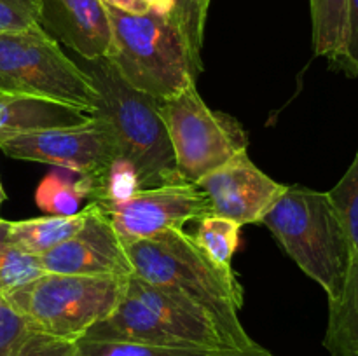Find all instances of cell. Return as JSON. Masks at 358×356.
<instances>
[{"label":"cell","instance_id":"cell-16","mask_svg":"<svg viewBox=\"0 0 358 356\" xmlns=\"http://www.w3.org/2000/svg\"><path fill=\"white\" fill-rule=\"evenodd\" d=\"M86 216L87 206L70 216L49 215L41 218L14 220V222L6 220V232L7 237L24 253L41 257L72 237L86 222Z\"/></svg>","mask_w":358,"mask_h":356},{"label":"cell","instance_id":"cell-21","mask_svg":"<svg viewBox=\"0 0 358 356\" xmlns=\"http://www.w3.org/2000/svg\"><path fill=\"white\" fill-rule=\"evenodd\" d=\"M231 351L194 348H168V346L140 344V342L90 341L76 342V356H224Z\"/></svg>","mask_w":358,"mask_h":356},{"label":"cell","instance_id":"cell-5","mask_svg":"<svg viewBox=\"0 0 358 356\" xmlns=\"http://www.w3.org/2000/svg\"><path fill=\"white\" fill-rule=\"evenodd\" d=\"M128 278L44 272L3 297L28 328L49 337L77 342L115 309Z\"/></svg>","mask_w":358,"mask_h":356},{"label":"cell","instance_id":"cell-23","mask_svg":"<svg viewBox=\"0 0 358 356\" xmlns=\"http://www.w3.org/2000/svg\"><path fill=\"white\" fill-rule=\"evenodd\" d=\"M327 194L345 225L353 251L358 253V150L348 171Z\"/></svg>","mask_w":358,"mask_h":356},{"label":"cell","instance_id":"cell-6","mask_svg":"<svg viewBox=\"0 0 358 356\" xmlns=\"http://www.w3.org/2000/svg\"><path fill=\"white\" fill-rule=\"evenodd\" d=\"M0 93L42 98L94 114L98 91L41 24L0 34Z\"/></svg>","mask_w":358,"mask_h":356},{"label":"cell","instance_id":"cell-31","mask_svg":"<svg viewBox=\"0 0 358 356\" xmlns=\"http://www.w3.org/2000/svg\"><path fill=\"white\" fill-rule=\"evenodd\" d=\"M224 356H276V355L275 353L268 351V349H264L262 346H259V348L248 349V351H231Z\"/></svg>","mask_w":358,"mask_h":356},{"label":"cell","instance_id":"cell-1","mask_svg":"<svg viewBox=\"0 0 358 356\" xmlns=\"http://www.w3.org/2000/svg\"><path fill=\"white\" fill-rule=\"evenodd\" d=\"M124 250L136 278L177 290L201 304L222 325L240 351L261 346L240 321L243 286L234 271L217 267L191 234L170 229L150 239L124 244Z\"/></svg>","mask_w":358,"mask_h":356},{"label":"cell","instance_id":"cell-11","mask_svg":"<svg viewBox=\"0 0 358 356\" xmlns=\"http://www.w3.org/2000/svg\"><path fill=\"white\" fill-rule=\"evenodd\" d=\"M37 258L42 272L51 274L133 276L124 244L94 201L87 205L83 227L72 237Z\"/></svg>","mask_w":358,"mask_h":356},{"label":"cell","instance_id":"cell-26","mask_svg":"<svg viewBox=\"0 0 358 356\" xmlns=\"http://www.w3.org/2000/svg\"><path fill=\"white\" fill-rule=\"evenodd\" d=\"M27 321L9 304L0 299V356H13L28 335Z\"/></svg>","mask_w":358,"mask_h":356},{"label":"cell","instance_id":"cell-19","mask_svg":"<svg viewBox=\"0 0 358 356\" xmlns=\"http://www.w3.org/2000/svg\"><path fill=\"white\" fill-rule=\"evenodd\" d=\"M240 230L241 225L234 220L210 213L198 220V229L192 237L217 267L233 272L231 260L238 250Z\"/></svg>","mask_w":358,"mask_h":356},{"label":"cell","instance_id":"cell-22","mask_svg":"<svg viewBox=\"0 0 358 356\" xmlns=\"http://www.w3.org/2000/svg\"><path fill=\"white\" fill-rule=\"evenodd\" d=\"M94 191L91 201L122 202L142 191V181L135 164L124 156H115L107 170L94 178Z\"/></svg>","mask_w":358,"mask_h":356},{"label":"cell","instance_id":"cell-15","mask_svg":"<svg viewBox=\"0 0 358 356\" xmlns=\"http://www.w3.org/2000/svg\"><path fill=\"white\" fill-rule=\"evenodd\" d=\"M324 346L331 356H358V253H353L341 293L329 300Z\"/></svg>","mask_w":358,"mask_h":356},{"label":"cell","instance_id":"cell-14","mask_svg":"<svg viewBox=\"0 0 358 356\" xmlns=\"http://www.w3.org/2000/svg\"><path fill=\"white\" fill-rule=\"evenodd\" d=\"M91 119L93 114L69 105L0 93V142L41 129L83 124Z\"/></svg>","mask_w":358,"mask_h":356},{"label":"cell","instance_id":"cell-3","mask_svg":"<svg viewBox=\"0 0 358 356\" xmlns=\"http://www.w3.org/2000/svg\"><path fill=\"white\" fill-rule=\"evenodd\" d=\"M261 223L329 300L341 293L355 251L327 192L287 185Z\"/></svg>","mask_w":358,"mask_h":356},{"label":"cell","instance_id":"cell-8","mask_svg":"<svg viewBox=\"0 0 358 356\" xmlns=\"http://www.w3.org/2000/svg\"><path fill=\"white\" fill-rule=\"evenodd\" d=\"M0 150L14 159L52 164L94 178L117 156L110 129L96 115L83 124L41 129L2 140Z\"/></svg>","mask_w":358,"mask_h":356},{"label":"cell","instance_id":"cell-17","mask_svg":"<svg viewBox=\"0 0 358 356\" xmlns=\"http://www.w3.org/2000/svg\"><path fill=\"white\" fill-rule=\"evenodd\" d=\"M315 54L345 68L350 0H310Z\"/></svg>","mask_w":358,"mask_h":356},{"label":"cell","instance_id":"cell-28","mask_svg":"<svg viewBox=\"0 0 358 356\" xmlns=\"http://www.w3.org/2000/svg\"><path fill=\"white\" fill-rule=\"evenodd\" d=\"M343 72L357 77L358 73V0H350L348 42H346V61Z\"/></svg>","mask_w":358,"mask_h":356},{"label":"cell","instance_id":"cell-18","mask_svg":"<svg viewBox=\"0 0 358 356\" xmlns=\"http://www.w3.org/2000/svg\"><path fill=\"white\" fill-rule=\"evenodd\" d=\"M94 180L66 168H56L45 175L35 191V202L48 215L70 216L80 212L84 199L93 198Z\"/></svg>","mask_w":358,"mask_h":356},{"label":"cell","instance_id":"cell-33","mask_svg":"<svg viewBox=\"0 0 358 356\" xmlns=\"http://www.w3.org/2000/svg\"><path fill=\"white\" fill-rule=\"evenodd\" d=\"M357 77H358V73H357Z\"/></svg>","mask_w":358,"mask_h":356},{"label":"cell","instance_id":"cell-13","mask_svg":"<svg viewBox=\"0 0 358 356\" xmlns=\"http://www.w3.org/2000/svg\"><path fill=\"white\" fill-rule=\"evenodd\" d=\"M38 24L83 59L107 58L112 47L103 0H41Z\"/></svg>","mask_w":358,"mask_h":356},{"label":"cell","instance_id":"cell-30","mask_svg":"<svg viewBox=\"0 0 358 356\" xmlns=\"http://www.w3.org/2000/svg\"><path fill=\"white\" fill-rule=\"evenodd\" d=\"M145 3L149 7V10H152V13L168 17L173 16L175 0H145Z\"/></svg>","mask_w":358,"mask_h":356},{"label":"cell","instance_id":"cell-9","mask_svg":"<svg viewBox=\"0 0 358 356\" xmlns=\"http://www.w3.org/2000/svg\"><path fill=\"white\" fill-rule=\"evenodd\" d=\"M94 202L122 244L150 239L170 229H182L189 220H201L212 213L208 198L194 184L142 188L122 202Z\"/></svg>","mask_w":358,"mask_h":356},{"label":"cell","instance_id":"cell-4","mask_svg":"<svg viewBox=\"0 0 358 356\" xmlns=\"http://www.w3.org/2000/svg\"><path fill=\"white\" fill-rule=\"evenodd\" d=\"M107 14L112 27L107 59L129 86L163 101L196 82L199 70L173 17L152 10L131 14L110 6Z\"/></svg>","mask_w":358,"mask_h":356},{"label":"cell","instance_id":"cell-12","mask_svg":"<svg viewBox=\"0 0 358 356\" xmlns=\"http://www.w3.org/2000/svg\"><path fill=\"white\" fill-rule=\"evenodd\" d=\"M194 185L208 198L212 213L234 220L241 227L261 223L262 216L287 191V185L278 184L255 166L247 150Z\"/></svg>","mask_w":358,"mask_h":356},{"label":"cell","instance_id":"cell-32","mask_svg":"<svg viewBox=\"0 0 358 356\" xmlns=\"http://www.w3.org/2000/svg\"><path fill=\"white\" fill-rule=\"evenodd\" d=\"M3 199H6V192H3V187H2V181H0V206H2Z\"/></svg>","mask_w":358,"mask_h":356},{"label":"cell","instance_id":"cell-7","mask_svg":"<svg viewBox=\"0 0 358 356\" xmlns=\"http://www.w3.org/2000/svg\"><path fill=\"white\" fill-rule=\"evenodd\" d=\"M159 110L184 184H196L247 150L248 138L240 122L212 110L199 96L196 82L161 101Z\"/></svg>","mask_w":358,"mask_h":356},{"label":"cell","instance_id":"cell-2","mask_svg":"<svg viewBox=\"0 0 358 356\" xmlns=\"http://www.w3.org/2000/svg\"><path fill=\"white\" fill-rule=\"evenodd\" d=\"M79 66L98 91L93 115L108 126L117 156L135 164L142 188L184 184L161 117V101L129 86L107 58L83 59Z\"/></svg>","mask_w":358,"mask_h":356},{"label":"cell","instance_id":"cell-25","mask_svg":"<svg viewBox=\"0 0 358 356\" xmlns=\"http://www.w3.org/2000/svg\"><path fill=\"white\" fill-rule=\"evenodd\" d=\"M41 0H0V34L38 24Z\"/></svg>","mask_w":358,"mask_h":356},{"label":"cell","instance_id":"cell-29","mask_svg":"<svg viewBox=\"0 0 358 356\" xmlns=\"http://www.w3.org/2000/svg\"><path fill=\"white\" fill-rule=\"evenodd\" d=\"M103 3H107V6L110 7H115V9L124 10V13H131V14L149 13V7H147L145 0H103Z\"/></svg>","mask_w":358,"mask_h":356},{"label":"cell","instance_id":"cell-10","mask_svg":"<svg viewBox=\"0 0 358 356\" xmlns=\"http://www.w3.org/2000/svg\"><path fill=\"white\" fill-rule=\"evenodd\" d=\"M126 292L152 313L177 348L240 351L215 316L191 297L147 283L135 274L126 281Z\"/></svg>","mask_w":358,"mask_h":356},{"label":"cell","instance_id":"cell-27","mask_svg":"<svg viewBox=\"0 0 358 356\" xmlns=\"http://www.w3.org/2000/svg\"><path fill=\"white\" fill-rule=\"evenodd\" d=\"M13 356H76V342L30 330Z\"/></svg>","mask_w":358,"mask_h":356},{"label":"cell","instance_id":"cell-24","mask_svg":"<svg viewBox=\"0 0 358 356\" xmlns=\"http://www.w3.org/2000/svg\"><path fill=\"white\" fill-rule=\"evenodd\" d=\"M210 0H175L173 21L180 28L196 68L201 72V47L205 38V24L208 16Z\"/></svg>","mask_w":358,"mask_h":356},{"label":"cell","instance_id":"cell-20","mask_svg":"<svg viewBox=\"0 0 358 356\" xmlns=\"http://www.w3.org/2000/svg\"><path fill=\"white\" fill-rule=\"evenodd\" d=\"M42 274L38 258L24 253L7 237L6 220L0 218V299Z\"/></svg>","mask_w":358,"mask_h":356}]
</instances>
